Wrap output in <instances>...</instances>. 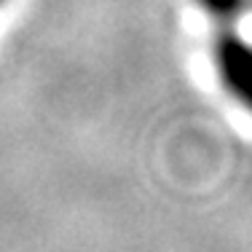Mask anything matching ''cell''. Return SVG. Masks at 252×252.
I'll return each instance as SVG.
<instances>
[{"instance_id": "obj_2", "label": "cell", "mask_w": 252, "mask_h": 252, "mask_svg": "<svg viewBox=\"0 0 252 252\" xmlns=\"http://www.w3.org/2000/svg\"><path fill=\"white\" fill-rule=\"evenodd\" d=\"M204 14L212 16L220 25H233L247 8V0H199Z\"/></svg>"}, {"instance_id": "obj_3", "label": "cell", "mask_w": 252, "mask_h": 252, "mask_svg": "<svg viewBox=\"0 0 252 252\" xmlns=\"http://www.w3.org/2000/svg\"><path fill=\"white\" fill-rule=\"evenodd\" d=\"M0 3H3V0H0Z\"/></svg>"}, {"instance_id": "obj_1", "label": "cell", "mask_w": 252, "mask_h": 252, "mask_svg": "<svg viewBox=\"0 0 252 252\" xmlns=\"http://www.w3.org/2000/svg\"><path fill=\"white\" fill-rule=\"evenodd\" d=\"M215 64H218L220 81L239 102L247 99L250 92V46L244 38L231 30V25H223L218 40H215Z\"/></svg>"}]
</instances>
